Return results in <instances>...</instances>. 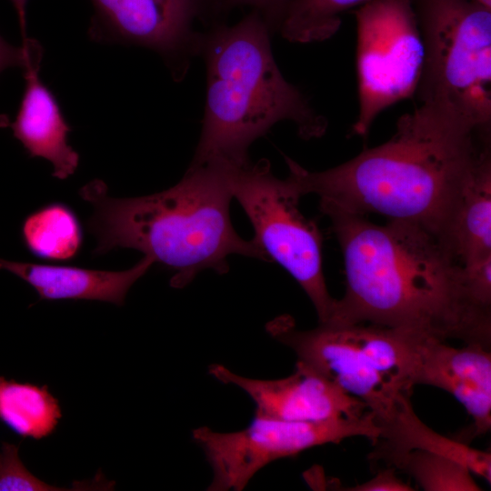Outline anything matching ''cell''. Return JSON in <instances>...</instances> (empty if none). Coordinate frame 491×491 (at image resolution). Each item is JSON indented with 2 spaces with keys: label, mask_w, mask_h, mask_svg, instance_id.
Masks as SVG:
<instances>
[{
  "label": "cell",
  "mask_w": 491,
  "mask_h": 491,
  "mask_svg": "<svg viewBox=\"0 0 491 491\" xmlns=\"http://www.w3.org/2000/svg\"><path fill=\"white\" fill-rule=\"evenodd\" d=\"M386 464L410 475L426 491H479L471 471L446 456L413 449L391 457Z\"/></svg>",
  "instance_id": "ffe728a7"
},
{
  "label": "cell",
  "mask_w": 491,
  "mask_h": 491,
  "mask_svg": "<svg viewBox=\"0 0 491 491\" xmlns=\"http://www.w3.org/2000/svg\"><path fill=\"white\" fill-rule=\"evenodd\" d=\"M343 252L346 291L326 322L374 324L491 346V307L470 292L446 242L412 222L386 225L327 211ZM326 323V322H325Z\"/></svg>",
  "instance_id": "6da1fadb"
},
{
  "label": "cell",
  "mask_w": 491,
  "mask_h": 491,
  "mask_svg": "<svg viewBox=\"0 0 491 491\" xmlns=\"http://www.w3.org/2000/svg\"><path fill=\"white\" fill-rule=\"evenodd\" d=\"M379 433L370 412L359 418L321 422L286 421L255 414L251 423L238 431L218 432L202 426L193 431V438L212 468L208 490L240 491L276 460L353 436L366 437L374 444Z\"/></svg>",
  "instance_id": "9c48e42d"
},
{
  "label": "cell",
  "mask_w": 491,
  "mask_h": 491,
  "mask_svg": "<svg viewBox=\"0 0 491 491\" xmlns=\"http://www.w3.org/2000/svg\"><path fill=\"white\" fill-rule=\"evenodd\" d=\"M491 8V0H476Z\"/></svg>",
  "instance_id": "484cf974"
},
{
  "label": "cell",
  "mask_w": 491,
  "mask_h": 491,
  "mask_svg": "<svg viewBox=\"0 0 491 491\" xmlns=\"http://www.w3.org/2000/svg\"><path fill=\"white\" fill-rule=\"evenodd\" d=\"M229 166L189 165L174 186L137 197H112L103 181L87 183L79 195L94 208L86 222L96 240L94 253L138 250L175 270L174 288H183L205 269L227 273L231 255L269 262L256 240L244 239L232 225Z\"/></svg>",
  "instance_id": "3957f363"
},
{
  "label": "cell",
  "mask_w": 491,
  "mask_h": 491,
  "mask_svg": "<svg viewBox=\"0 0 491 491\" xmlns=\"http://www.w3.org/2000/svg\"><path fill=\"white\" fill-rule=\"evenodd\" d=\"M425 45L421 106L490 130L491 8L476 0H411Z\"/></svg>",
  "instance_id": "8992f818"
},
{
  "label": "cell",
  "mask_w": 491,
  "mask_h": 491,
  "mask_svg": "<svg viewBox=\"0 0 491 491\" xmlns=\"http://www.w3.org/2000/svg\"><path fill=\"white\" fill-rule=\"evenodd\" d=\"M24 245L35 256L61 262L75 258L83 245L81 223L68 205L51 203L29 214L23 221Z\"/></svg>",
  "instance_id": "ac0fdd59"
},
{
  "label": "cell",
  "mask_w": 491,
  "mask_h": 491,
  "mask_svg": "<svg viewBox=\"0 0 491 491\" xmlns=\"http://www.w3.org/2000/svg\"><path fill=\"white\" fill-rule=\"evenodd\" d=\"M272 35L255 11L206 33L199 53L205 64V103L190 165H246L250 145L279 122H291L303 139L326 133V118L281 73Z\"/></svg>",
  "instance_id": "277c9868"
},
{
  "label": "cell",
  "mask_w": 491,
  "mask_h": 491,
  "mask_svg": "<svg viewBox=\"0 0 491 491\" xmlns=\"http://www.w3.org/2000/svg\"><path fill=\"white\" fill-rule=\"evenodd\" d=\"M295 0H223L230 13L237 7H247L260 15L274 35L279 32L286 15Z\"/></svg>",
  "instance_id": "7402d4cb"
},
{
  "label": "cell",
  "mask_w": 491,
  "mask_h": 491,
  "mask_svg": "<svg viewBox=\"0 0 491 491\" xmlns=\"http://www.w3.org/2000/svg\"><path fill=\"white\" fill-rule=\"evenodd\" d=\"M414 384L451 394L473 419L471 437L491 427V353L477 344L449 346L430 336L417 343Z\"/></svg>",
  "instance_id": "7c38bea8"
},
{
  "label": "cell",
  "mask_w": 491,
  "mask_h": 491,
  "mask_svg": "<svg viewBox=\"0 0 491 491\" xmlns=\"http://www.w3.org/2000/svg\"><path fill=\"white\" fill-rule=\"evenodd\" d=\"M68 490L35 477L22 463L18 446L4 443L0 453V491Z\"/></svg>",
  "instance_id": "44dd1931"
},
{
  "label": "cell",
  "mask_w": 491,
  "mask_h": 491,
  "mask_svg": "<svg viewBox=\"0 0 491 491\" xmlns=\"http://www.w3.org/2000/svg\"><path fill=\"white\" fill-rule=\"evenodd\" d=\"M209 374L246 393L256 405L255 414L281 420L321 422L370 412L364 402L300 360L291 375L279 379L246 377L219 364L211 365Z\"/></svg>",
  "instance_id": "8fae6325"
},
{
  "label": "cell",
  "mask_w": 491,
  "mask_h": 491,
  "mask_svg": "<svg viewBox=\"0 0 491 491\" xmlns=\"http://www.w3.org/2000/svg\"><path fill=\"white\" fill-rule=\"evenodd\" d=\"M90 1L91 39L153 50L175 81L185 77L206 33L229 14L223 0Z\"/></svg>",
  "instance_id": "30bf717a"
},
{
  "label": "cell",
  "mask_w": 491,
  "mask_h": 491,
  "mask_svg": "<svg viewBox=\"0 0 491 491\" xmlns=\"http://www.w3.org/2000/svg\"><path fill=\"white\" fill-rule=\"evenodd\" d=\"M266 330L298 360L364 402L378 429L411 403L417 343L423 335L365 323L326 322L298 330L289 316L273 319Z\"/></svg>",
  "instance_id": "5b68a950"
},
{
  "label": "cell",
  "mask_w": 491,
  "mask_h": 491,
  "mask_svg": "<svg viewBox=\"0 0 491 491\" xmlns=\"http://www.w3.org/2000/svg\"><path fill=\"white\" fill-rule=\"evenodd\" d=\"M43 48L37 41L23 67L25 89L15 119L9 126L30 157H41L53 165V176L64 180L73 175L79 155L67 143L70 125L53 92L39 76Z\"/></svg>",
  "instance_id": "4fadbf2b"
},
{
  "label": "cell",
  "mask_w": 491,
  "mask_h": 491,
  "mask_svg": "<svg viewBox=\"0 0 491 491\" xmlns=\"http://www.w3.org/2000/svg\"><path fill=\"white\" fill-rule=\"evenodd\" d=\"M228 184L255 230L254 239L267 256L300 285L311 300L319 323L332 316L336 299L327 289L322 258V234L299 209L301 195L286 177H276L262 159L230 165Z\"/></svg>",
  "instance_id": "52a82bcc"
},
{
  "label": "cell",
  "mask_w": 491,
  "mask_h": 491,
  "mask_svg": "<svg viewBox=\"0 0 491 491\" xmlns=\"http://www.w3.org/2000/svg\"><path fill=\"white\" fill-rule=\"evenodd\" d=\"M15 7V10L16 12L19 27L21 31L22 35V41L28 38L26 35V6L28 0H10Z\"/></svg>",
  "instance_id": "d4e9b609"
},
{
  "label": "cell",
  "mask_w": 491,
  "mask_h": 491,
  "mask_svg": "<svg viewBox=\"0 0 491 491\" xmlns=\"http://www.w3.org/2000/svg\"><path fill=\"white\" fill-rule=\"evenodd\" d=\"M36 40L27 38L21 46H15L0 35V73L7 68L23 67L27 63Z\"/></svg>",
  "instance_id": "cb8c5ba5"
},
{
  "label": "cell",
  "mask_w": 491,
  "mask_h": 491,
  "mask_svg": "<svg viewBox=\"0 0 491 491\" xmlns=\"http://www.w3.org/2000/svg\"><path fill=\"white\" fill-rule=\"evenodd\" d=\"M491 154L490 130L467 127L418 105L393 136L324 171L286 157L298 194L319 197L322 213L339 211L418 224L444 241L458 196Z\"/></svg>",
  "instance_id": "7a4b0ae2"
},
{
  "label": "cell",
  "mask_w": 491,
  "mask_h": 491,
  "mask_svg": "<svg viewBox=\"0 0 491 491\" xmlns=\"http://www.w3.org/2000/svg\"><path fill=\"white\" fill-rule=\"evenodd\" d=\"M354 15L359 111L352 133L366 137L380 113L416 93L425 45L411 0H370Z\"/></svg>",
  "instance_id": "ba28073f"
},
{
  "label": "cell",
  "mask_w": 491,
  "mask_h": 491,
  "mask_svg": "<svg viewBox=\"0 0 491 491\" xmlns=\"http://www.w3.org/2000/svg\"><path fill=\"white\" fill-rule=\"evenodd\" d=\"M445 241L463 266L491 257V154L465 184Z\"/></svg>",
  "instance_id": "2e32d148"
},
{
  "label": "cell",
  "mask_w": 491,
  "mask_h": 491,
  "mask_svg": "<svg viewBox=\"0 0 491 491\" xmlns=\"http://www.w3.org/2000/svg\"><path fill=\"white\" fill-rule=\"evenodd\" d=\"M370 0H295L279 29L286 40L297 44L321 42L340 28L342 15Z\"/></svg>",
  "instance_id": "d6986e66"
},
{
  "label": "cell",
  "mask_w": 491,
  "mask_h": 491,
  "mask_svg": "<svg viewBox=\"0 0 491 491\" xmlns=\"http://www.w3.org/2000/svg\"><path fill=\"white\" fill-rule=\"evenodd\" d=\"M379 437L374 444L370 459L386 463L391 457L413 449L427 451L454 459L471 473L491 481L490 452L478 450L458 439L438 434L422 422L411 403L395 418L379 427Z\"/></svg>",
  "instance_id": "9a60e30c"
},
{
  "label": "cell",
  "mask_w": 491,
  "mask_h": 491,
  "mask_svg": "<svg viewBox=\"0 0 491 491\" xmlns=\"http://www.w3.org/2000/svg\"><path fill=\"white\" fill-rule=\"evenodd\" d=\"M154 264L144 257L129 269L107 271L71 266L0 259V269L15 275L45 300H95L122 306L131 286Z\"/></svg>",
  "instance_id": "5bb4252c"
},
{
  "label": "cell",
  "mask_w": 491,
  "mask_h": 491,
  "mask_svg": "<svg viewBox=\"0 0 491 491\" xmlns=\"http://www.w3.org/2000/svg\"><path fill=\"white\" fill-rule=\"evenodd\" d=\"M345 490L349 491H411L414 490L409 484L403 482L395 473L392 466L379 471L370 480L354 486Z\"/></svg>",
  "instance_id": "603a6c76"
},
{
  "label": "cell",
  "mask_w": 491,
  "mask_h": 491,
  "mask_svg": "<svg viewBox=\"0 0 491 491\" xmlns=\"http://www.w3.org/2000/svg\"><path fill=\"white\" fill-rule=\"evenodd\" d=\"M61 417L59 402L46 385L0 376V420L17 435L42 439L55 430Z\"/></svg>",
  "instance_id": "e0dca14e"
}]
</instances>
